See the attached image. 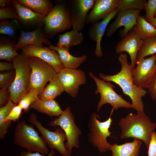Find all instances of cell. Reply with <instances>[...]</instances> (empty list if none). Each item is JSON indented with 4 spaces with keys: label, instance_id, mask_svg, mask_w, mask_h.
I'll return each instance as SVG.
<instances>
[{
    "label": "cell",
    "instance_id": "cell-25",
    "mask_svg": "<svg viewBox=\"0 0 156 156\" xmlns=\"http://www.w3.org/2000/svg\"><path fill=\"white\" fill-rule=\"evenodd\" d=\"M58 39L57 46L63 47L69 49L71 47L82 43L84 41V35L79 31L72 30L59 35Z\"/></svg>",
    "mask_w": 156,
    "mask_h": 156
},
{
    "label": "cell",
    "instance_id": "cell-24",
    "mask_svg": "<svg viewBox=\"0 0 156 156\" xmlns=\"http://www.w3.org/2000/svg\"><path fill=\"white\" fill-rule=\"evenodd\" d=\"M19 4L26 6L35 12L47 16L54 6L47 0H16Z\"/></svg>",
    "mask_w": 156,
    "mask_h": 156
},
{
    "label": "cell",
    "instance_id": "cell-5",
    "mask_svg": "<svg viewBox=\"0 0 156 156\" xmlns=\"http://www.w3.org/2000/svg\"><path fill=\"white\" fill-rule=\"evenodd\" d=\"M114 110L112 108L108 119L103 122L100 121L99 115L93 113L91 115L88 124L89 129L88 135V140L101 153L110 151L111 145L108 142L107 138L111 137L112 133L109 129L112 121L111 116Z\"/></svg>",
    "mask_w": 156,
    "mask_h": 156
},
{
    "label": "cell",
    "instance_id": "cell-9",
    "mask_svg": "<svg viewBox=\"0 0 156 156\" xmlns=\"http://www.w3.org/2000/svg\"><path fill=\"white\" fill-rule=\"evenodd\" d=\"M49 125L54 127L58 126L63 129L67 138L65 145L70 154L73 147L77 148L79 147V137L82 132L75 122L74 116L69 106L63 111L58 118L52 120Z\"/></svg>",
    "mask_w": 156,
    "mask_h": 156
},
{
    "label": "cell",
    "instance_id": "cell-35",
    "mask_svg": "<svg viewBox=\"0 0 156 156\" xmlns=\"http://www.w3.org/2000/svg\"><path fill=\"white\" fill-rule=\"evenodd\" d=\"M146 14L144 16L146 20L148 22L154 17L156 12V0H149L144 5Z\"/></svg>",
    "mask_w": 156,
    "mask_h": 156
},
{
    "label": "cell",
    "instance_id": "cell-42",
    "mask_svg": "<svg viewBox=\"0 0 156 156\" xmlns=\"http://www.w3.org/2000/svg\"><path fill=\"white\" fill-rule=\"evenodd\" d=\"M15 69L13 64L12 63L5 62H0V70L3 71L6 70H12Z\"/></svg>",
    "mask_w": 156,
    "mask_h": 156
},
{
    "label": "cell",
    "instance_id": "cell-28",
    "mask_svg": "<svg viewBox=\"0 0 156 156\" xmlns=\"http://www.w3.org/2000/svg\"><path fill=\"white\" fill-rule=\"evenodd\" d=\"M17 105L10 99L5 105L0 107V138L4 139L9 128L11 126V121L7 119V117L13 107Z\"/></svg>",
    "mask_w": 156,
    "mask_h": 156
},
{
    "label": "cell",
    "instance_id": "cell-16",
    "mask_svg": "<svg viewBox=\"0 0 156 156\" xmlns=\"http://www.w3.org/2000/svg\"><path fill=\"white\" fill-rule=\"evenodd\" d=\"M143 40L133 29L118 42L116 48V53H122L125 52L130 55L131 60L130 65L132 69L135 68L137 60V55L141 47Z\"/></svg>",
    "mask_w": 156,
    "mask_h": 156
},
{
    "label": "cell",
    "instance_id": "cell-33",
    "mask_svg": "<svg viewBox=\"0 0 156 156\" xmlns=\"http://www.w3.org/2000/svg\"><path fill=\"white\" fill-rule=\"evenodd\" d=\"M8 6L0 8V20L2 21L8 19L20 20L18 14L14 7L12 8Z\"/></svg>",
    "mask_w": 156,
    "mask_h": 156
},
{
    "label": "cell",
    "instance_id": "cell-10",
    "mask_svg": "<svg viewBox=\"0 0 156 156\" xmlns=\"http://www.w3.org/2000/svg\"><path fill=\"white\" fill-rule=\"evenodd\" d=\"M28 122L34 125L41 134V136L49 148L56 150L62 156H71L65 145L64 142L67 140L66 135L61 128L55 127L54 131H51L45 128L34 113H31Z\"/></svg>",
    "mask_w": 156,
    "mask_h": 156
},
{
    "label": "cell",
    "instance_id": "cell-38",
    "mask_svg": "<svg viewBox=\"0 0 156 156\" xmlns=\"http://www.w3.org/2000/svg\"><path fill=\"white\" fill-rule=\"evenodd\" d=\"M148 156H156V132L152 133L148 147Z\"/></svg>",
    "mask_w": 156,
    "mask_h": 156
},
{
    "label": "cell",
    "instance_id": "cell-30",
    "mask_svg": "<svg viewBox=\"0 0 156 156\" xmlns=\"http://www.w3.org/2000/svg\"><path fill=\"white\" fill-rule=\"evenodd\" d=\"M146 2V0H118L117 14L128 10L144 9Z\"/></svg>",
    "mask_w": 156,
    "mask_h": 156
},
{
    "label": "cell",
    "instance_id": "cell-20",
    "mask_svg": "<svg viewBox=\"0 0 156 156\" xmlns=\"http://www.w3.org/2000/svg\"><path fill=\"white\" fill-rule=\"evenodd\" d=\"M13 6L15 9L19 19L27 24H36L44 23L46 16L34 12L29 8L18 3L16 0H11Z\"/></svg>",
    "mask_w": 156,
    "mask_h": 156
},
{
    "label": "cell",
    "instance_id": "cell-1",
    "mask_svg": "<svg viewBox=\"0 0 156 156\" xmlns=\"http://www.w3.org/2000/svg\"><path fill=\"white\" fill-rule=\"evenodd\" d=\"M118 60L121 64L120 71L113 75H105L102 73L99 74V77L103 80L113 82L121 88L124 94L129 96L132 101L133 109L137 112H143L144 105L142 98L147 92L144 88L137 87L134 83L132 74V69L128 64L127 55L126 53H121Z\"/></svg>",
    "mask_w": 156,
    "mask_h": 156
},
{
    "label": "cell",
    "instance_id": "cell-37",
    "mask_svg": "<svg viewBox=\"0 0 156 156\" xmlns=\"http://www.w3.org/2000/svg\"><path fill=\"white\" fill-rule=\"evenodd\" d=\"M23 110L18 105H16L12 109L7 117V119L10 121H15L18 119Z\"/></svg>",
    "mask_w": 156,
    "mask_h": 156
},
{
    "label": "cell",
    "instance_id": "cell-15",
    "mask_svg": "<svg viewBox=\"0 0 156 156\" xmlns=\"http://www.w3.org/2000/svg\"><path fill=\"white\" fill-rule=\"evenodd\" d=\"M21 49L22 52L28 57L34 56L41 59L50 65L57 73L64 68L58 52L49 47L41 48L29 45Z\"/></svg>",
    "mask_w": 156,
    "mask_h": 156
},
{
    "label": "cell",
    "instance_id": "cell-4",
    "mask_svg": "<svg viewBox=\"0 0 156 156\" xmlns=\"http://www.w3.org/2000/svg\"><path fill=\"white\" fill-rule=\"evenodd\" d=\"M14 143L29 152H37L44 155L49 154L47 144L43 138L32 125L27 124L24 120L18 122L15 127Z\"/></svg>",
    "mask_w": 156,
    "mask_h": 156
},
{
    "label": "cell",
    "instance_id": "cell-14",
    "mask_svg": "<svg viewBox=\"0 0 156 156\" xmlns=\"http://www.w3.org/2000/svg\"><path fill=\"white\" fill-rule=\"evenodd\" d=\"M141 10H131L125 11L117 14L115 20L108 27L106 30V35L111 37L120 27L124 28L120 31L119 34L122 38L127 35L137 24V19Z\"/></svg>",
    "mask_w": 156,
    "mask_h": 156
},
{
    "label": "cell",
    "instance_id": "cell-22",
    "mask_svg": "<svg viewBox=\"0 0 156 156\" xmlns=\"http://www.w3.org/2000/svg\"><path fill=\"white\" fill-rule=\"evenodd\" d=\"M142 143L141 140L134 139L132 142L121 145L114 144L110 147L112 156H139Z\"/></svg>",
    "mask_w": 156,
    "mask_h": 156
},
{
    "label": "cell",
    "instance_id": "cell-46",
    "mask_svg": "<svg viewBox=\"0 0 156 156\" xmlns=\"http://www.w3.org/2000/svg\"></svg>",
    "mask_w": 156,
    "mask_h": 156
},
{
    "label": "cell",
    "instance_id": "cell-45",
    "mask_svg": "<svg viewBox=\"0 0 156 156\" xmlns=\"http://www.w3.org/2000/svg\"><path fill=\"white\" fill-rule=\"evenodd\" d=\"M154 16H156V12H155V14H154Z\"/></svg>",
    "mask_w": 156,
    "mask_h": 156
},
{
    "label": "cell",
    "instance_id": "cell-26",
    "mask_svg": "<svg viewBox=\"0 0 156 156\" xmlns=\"http://www.w3.org/2000/svg\"><path fill=\"white\" fill-rule=\"evenodd\" d=\"M49 82L42 92L38 95V99L40 100L43 101L53 100L65 91L58 77L54 78Z\"/></svg>",
    "mask_w": 156,
    "mask_h": 156
},
{
    "label": "cell",
    "instance_id": "cell-34",
    "mask_svg": "<svg viewBox=\"0 0 156 156\" xmlns=\"http://www.w3.org/2000/svg\"><path fill=\"white\" fill-rule=\"evenodd\" d=\"M15 74V71L0 73V89H6L9 88L14 80Z\"/></svg>",
    "mask_w": 156,
    "mask_h": 156
},
{
    "label": "cell",
    "instance_id": "cell-13",
    "mask_svg": "<svg viewBox=\"0 0 156 156\" xmlns=\"http://www.w3.org/2000/svg\"><path fill=\"white\" fill-rule=\"evenodd\" d=\"M96 0H71L67 6L72 22V30L81 31L85 27L87 14Z\"/></svg>",
    "mask_w": 156,
    "mask_h": 156
},
{
    "label": "cell",
    "instance_id": "cell-6",
    "mask_svg": "<svg viewBox=\"0 0 156 156\" xmlns=\"http://www.w3.org/2000/svg\"><path fill=\"white\" fill-rule=\"evenodd\" d=\"M44 33L49 39L58 33L69 29L72 22L67 6L64 3H56L45 18Z\"/></svg>",
    "mask_w": 156,
    "mask_h": 156
},
{
    "label": "cell",
    "instance_id": "cell-17",
    "mask_svg": "<svg viewBox=\"0 0 156 156\" xmlns=\"http://www.w3.org/2000/svg\"><path fill=\"white\" fill-rule=\"evenodd\" d=\"M118 0H96L86 17V24H92L107 17L118 7Z\"/></svg>",
    "mask_w": 156,
    "mask_h": 156
},
{
    "label": "cell",
    "instance_id": "cell-29",
    "mask_svg": "<svg viewBox=\"0 0 156 156\" xmlns=\"http://www.w3.org/2000/svg\"><path fill=\"white\" fill-rule=\"evenodd\" d=\"M15 44L10 41L1 40L0 59L9 62H12L14 59L19 54L14 49Z\"/></svg>",
    "mask_w": 156,
    "mask_h": 156
},
{
    "label": "cell",
    "instance_id": "cell-44",
    "mask_svg": "<svg viewBox=\"0 0 156 156\" xmlns=\"http://www.w3.org/2000/svg\"><path fill=\"white\" fill-rule=\"evenodd\" d=\"M149 22L156 29V16L152 18Z\"/></svg>",
    "mask_w": 156,
    "mask_h": 156
},
{
    "label": "cell",
    "instance_id": "cell-27",
    "mask_svg": "<svg viewBox=\"0 0 156 156\" xmlns=\"http://www.w3.org/2000/svg\"><path fill=\"white\" fill-rule=\"evenodd\" d=\"M132 29L143 40L156 36V29L146 20L144 16H138L137 24Z\"/></svg>",
    "mask_w": 156,
    "mask_h": 156
},
{
    "label": "cell",
    "instance_id": "cell-2",
    "mask_svg": "<svg viewBox=\"0 0 156 156\" xmlns=\"http://www.w3.org/2000/svg\"><path fill=\"white\" fill-rule=\"evenodd\" d=\"M118 125L121 130V139L132 138L140 140L144 142L147 148L156 126L144 111L138 112L137 114H129L120 119Z\"/></svg>",
    "mask_w": 156,
    "mask_h": 156
},
{
    "label": "cell",
    "instance_id": "cell-8",
    "mask_svg": "<svg viewBox=\"0 0 156 156\" xmlns=\"http://www.w3.org/2000/svg\"><path fill=\"white\" fill-rule=\"evenodd\" d=\"M90 76L95 81L96 88L95 94L99 93L100 99L97 105V111H99L104 104L108 103L111 105L115 110L124 107L133 108L132 104L125 100L122 96L117 93L114 90L115 86L110 82L104 81L95 76L92 72L89 74Z\"/></svg>",
    "mask_w": 156,
    "mask_h": 156
},
{
    "label": "cell",
    "instance_id": "cell-18",
    "mask_svg": "<svg viewBox=\"0 0 156 156\" xmlns=\"http://www.w3.org/2000/svg\"><path fill=\"white\" fill-rule=\"evenodd\" d=\"M43 44L49 46L52 45L44 32L40 29L37 28L31 31H21L14 49L17 51L29 45L39 47H44Z\"/></svg>",
    "mask_w": 156,
    "mask_h": 156
},
{
    "label": "cell",
    "instance_id": "cell-40",
    "mask_svg": "<svg viewBox=\"0 0 156 156\" xmlns=\"http://www.w3.org/2000/svg\"><path fill=\"white\" fill-rule=\"evenodd\" d=\"M10 99V96L8 88L0 89V107L5 105L8 103Z\"/></svg>",
    "mask_w": 156,
    "mask_h": 156
},
{
    "label": "cell",
    "instance_id": "cell-12",
    "mask_svg": "<svg viewBox=\"0 0 156 156\" xmlns=\"http://www.w3.org/2000/svg\"><path fill=\"white\" fill-rule=\"evenodd\" d=\"M58 77L65 91L73 98L76 97L79 86L86 81L85 73L80 69L64 68L58 73Z\"/></svg>",
    "mask_w": 156,
    "mask_h": 156
},
{
    "label": "cell",
    "instance_id": "cell-39",
    "mask_svg": "<svg viewBox=\"0 0 156 156\" xmlns=\"http://www.w3.org/2000/svg\"><path fill=\"white\" fill-rule=\"evenodd\" d=\"M147 88L151 97L156 102V73Z\"/></svg>",
    "mask_w": 156,
    "mask_h": 156
},
{
    "label": "cell",
    "instance_id": "cell-19",
    "mask_svg": "<svg viewBox=\"0 0 156 156\" xmlns=\"http://www.w3.org/2000/svg\"><path fill=\"white\" fill-rule=\"evenodd\" d=\"M117 14L116 9L101 21L92 24L88 29V36L89 38L92 41L96 42L95 54L97 57H101L103 55L101 47L102 37L108 24Z\"/></svg>",
    "mask_w": 156,
    "mask_h": 156
},
{
    "label": "cell",
    "instance_id": "cell-43",
    "mask_svg": "<svg viewBox=\"0 0 156 156\" xmlns=\"http://www.w3.org/2000/svg\"><path fill=\"white\" fill-rule=\"evenodd\" d=\"M12 3L11 0H0V8L5 7L10 5Z\"/></svg>",
    "mask_w": 156,
    "mask_h": 156
},
{
    "label": "cell",
    "instance_id": "cell-32",
    "mask_svg": "<svg viewBox=\"0 0 156 156\" xmlns=\"http://www.w3.org/2000/svg\"><path fill=\"white\" fill-rule=\"evenodd\" d=\"M39 93L34 90H30L20 99L18 105H19L25 113L29 110L31 104L38 99Z\"/></svg>",
    "mask_w": 156,
    "mask_h": 156
},
{
    "label": "cell",
    "instance_id": "cell-36",
    "mask_svg": "<svg viewBox=\"0 0 156 156\" xmlns=\"http://www.w3.org/2000/svg\"><path fill=\"white\" fill-rule=\"evenodd\" d=\"M15 29L13 24L8 19L1 21L0 23V33L13 36L15 34Z\"/></svg>",
    "mask_w": 156,
    "mask_h": 156
},
{
    "label": "cell",
    "instance_id": "cell-31",
    "mask_svg": "<svg viewBox=\"0 0 156 156\" xmlns=\"http://www.w3.org/2000/svg\"><path fill=\"white\" fill-rule=\"evenodd\" d=\"M156 54V36L143 40L142 44L137 55V59L144 58Z\"/></svg>",
    "mask_w": 156,
    "mask_h": 156
},
{
    "label": "cell",
    "instance_id": "cell-3",
    "mask_svg": "<svg viewBox=\"0 0 156 156\" xmlns=\"http://www.w3.org/2000/svg\"><path fill=\"white\" fill-rule=\"evenodd\" d=\"M12 62L15 68V77L8 89L10 100L17 104L28 92L31 69L28 57L22 52L16 57Z\"/></svg>",
    "mask_w": 156,
    "mask_h": 156
},
{
    "label": "cell",
    "instance_id": "cell-21",
    "mask_svg": "<svg viewBox=\"0 0 156 156\" xmlns=\"http://www.w3.org/2000/svg\"><path fill=\"white\" fill-rule=\"evenodd\" d=\"M49 47L58 52L64 68L77 69L87 58L85 55L79 57L73 56L70 53L69 49L63 47L51 45Z\"/></svg>",
    "mask_w": 156,
    "mask_h": 156
},
{
    "label": "cell",
    "instance_id": "cell-7",
    "mask_svg": "<svg viewBox=\"0 0 156 156\" xmlns=\"http://www.w3.org/2000/svg\"><path fill=\"white\" fill-rule=\"evenodd\" d=\"M28 59L31 69L28 91L34 90L40 94L48 82L58 77V73L50 65L37 57L31 56Z\"/></svg>",
    "mask_w": 156,
    "mask_h": 156
},
{
    "label": "cell",
    "instance_id": "cell-11",
    "mask_svg": "<svg viewBox=\"0 0 156 156\" xmlns=\"http://www.w3.org/2000/svg\"><path fill=\"white\" fill-rule=\"evenodd\" d=\"M156 54L137 59V66L132 70L133 82L137 87L147 88L156 73Z\"/></svg>",
    "mask_w": 156,
    "mask_h": 156
},
{
    "label": "cell",
    "instance_id": "cell-23",
    "mask_svg": "<svg viewBox=\"0 0 156 156\" xmlns=\"http://www.w3.org/2000/svg\"><path fill=\"white\" fill-rule=\"evenodd\" d=\"M30 108L34 109L51 117L59 116L63 111L58 103L55 100L43 101L38 99L31 104Z\"/></svg>",
    "mask_w": 156,
    "mask_h": 156
},
{
    "label": "cell",
    "instance_id": "cell-41",
    "mask_svg": "<svg viewBox=\"0 0 156 156\" xmlns=\"http://www.w3.org/2000/svg\"><path fill=\"white\" fill-rule=\"evenodd\" d=\"M55 154V152L53 150H52L47 156H53ZM20 156H46L38 152L32 153L28 151H22L20 155Z\"/></svg>",
    "mask_w": 156,
    "mask_h": 156
}]
</instances>
